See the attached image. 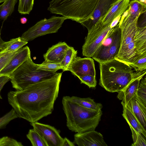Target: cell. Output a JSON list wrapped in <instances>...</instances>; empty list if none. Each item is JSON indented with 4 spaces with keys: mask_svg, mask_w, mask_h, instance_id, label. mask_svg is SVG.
Instances as JSON below:
<instances>
[{
    "mask_svg": "<svg viewBox=\"0 0 146 146\" xmlns=\"http://www.w3.org/2000/svg\"><path fill=\"white\" fill-rule=\"evenodd\" d=\"M62 74L56 73L50 78L23 90L9 92V103L18 117L32 123L51 114L58 97Z\"/></svg>",
    "mask_w": 146,
    "mask_h": 146,
    "instance_id": "6da1fadb",
    "label": "cell"
},
{
    "mask_svg": "<svg viewBox=\"0 0 146 146\" xmlns=\"http://www.w3.org/2000/svg\"><path fill=\"white\" fill-rule=\"evenodd\" d=\"M99 63V84L111 92L122 91L134 79L146 70L134 72L130 65L117 58Z\"/></svg>",
    "mask_w": 146,
    "mask_h": 146,
    "instance_id": "7a4b0ae2",
    "label": "cell"
},
{
    "mask_svg": "<svg viewBox=\"0 0 146 146\" xmlns=\"http://www.w3.org/2000/svg\"><path fill=\"white\" fill-rule=\"evenodd\" d=\"M62 104L69 130L78 133L95 130L102 115L101 110L85 108L71 101L68 96L63 97Z\"/></svg>",
    "mask_w": 146,
    "mask_h": 146,
    "instance_id": "3957f363",
    "label": "cell"
},
{
    "mask_svg": "<svg viewBox=\"0 0 146 146\" xmlns=\"http://www.w3.org/2000/svg\"><path fill=\"white\" fill-rule=\"evenodd\" d=\"M99 0H52L48 10L80 23L94 12Z\"/></svg>",
    "mask_w": 146,
    "mask_h": 146,
    "instance_id": "277c9868",
    "label": "cell"
},
{
    "mask_svg": "<svg viewBox=\"0 0 146 146\" xmlns=\"http://www.w3.org/2000/svg\"><path fill=\"white\" fill-rule=\"evenodd\" d=\"M56 73L38 69L37 64L30 57L9 76L12 87L16 90H21L31 85L50 78Z\"/></svg>",
    "mask_w": 146,
    "mask_h": 146,
    "instance_id": "5b68a950",
    "label": "cell"
},
{
    "mask_svg": "<svg viewBox=\"0 0 146 146\" xmlns=\"http://www.w3.org/2000/svg\"><path fill=\"white\" fill-rule=\"evenodd\" d=\"M121 33L118 23L109 31L92 58L99 63L117 58L121 43Z\"/></svg>",
    "mask_w": 146,
    "mask_h": 146,
    "instance_id": "8992f818",
    "label": "cell"
},
{
    "mask_svg": "<svg viewBox=\"0 0 146 146\" xmlns=\"http://www.w3.org/2000/svg\"><path fill=\"white\" fill-rule=\"evenodd\" d=\"M66 19L63 16H53L48 19L44 18L23 33L21 37L23 40L28 42L41 36L57 33Z\"/></svg>",
    "mask_w": 146,
    "mask_h": 146,
    "instance_id": "52a82bcc",
    "label": "cell"
},
{
    "mask_svg": "<svg viewBox=\"0 0 146 146\" xmlns=\"http://www.w3.org/2000/svg\"><path fill=\"white\" fill-rule=\"evenodd\" d=\"M110 24L102 25L98 21L88 33L82 47L83 56L92 57L95 52L111 29Z\"/></svg>",
    "mask_w": 146,
    "mask_h": 146,
    "instance_id": "ba28073f",
    "label": "cell"
},
{
    "mask_svg": "<svg viewBox=\"0 0 146 146\" xmlns=\"http://www.w3.org/2000/svg\"><path fill=\"white\" fill-rule=\"evenodd\" d=\"M139 16L129 13L127 9L121 15L118 23L121 30V43L117 57L122 53L130 43L133 41Z\"/></svg>",
    "mask_w": 146,
    "mask_h": 146,
    "instance_id": "9c48e42d",
    "label": "cell"
},
{
    "mask_svg": "<svg viewBox=\"0 0 146 146\" xmlns=\"http://www.w3.org/2000/svg\"><path fill=\"white\" fill-rule=\"evenodd\" d=\"M31 124L44 139L47 146H62L63 138L54 127L38 121L31 123Z\"/></svg>",
    "mask_w": 146,
    "mask_h": 146,
    "instance_id": "30bf717a",
    "label": "cell"
},
{
    "mask_svg": "<svg viewBox=\"0 0 146 146\" xmlns=\"http://www.w3.org/2000/svg\"><path fill=\"white\" fill-rule=\"evenodd\" d=\"M67 71L78 78L87 75L96 76L94 60L89 57L82 58L76 56Z\"/></svg>",
    "mask_w": 146,
    "mask_h": 146,
    "instance_id": "8fae6325",
    "label": "cell"
},
{
    "mask_svg": "<svg viewBox=\"0 0 146 146\" xmlns=\"http://www.w3.org/2000/svg\"><path fill=\"white\" fill-rule=\"evenodd\" d=\"M119 0H99L92 14L86 20L81 22L88 31L90 30L96 24L99 19L103 17Z\"/></svg>",
    "mask_w": 146,
    "mask_h": 146,
    "instance_id": "7c38bea8",
    "label": "cell"
},
{
    "mask_svg": "<svg viewBox=\"0 0 146 146\" xmlns=\"http://www.w3.org/2000/svg\"><path fill=\"white\" fill-rule=\"evenodd\" d=\"M74 143L79 146H107L102 135L95 130L77 133L74 136Z\"/></svg>",
    "mask_w": 146,
    "mask_h": 146,
    "instance_id": "4fadbf2b",
    "label": "cell"
},
{
    "mask_svg": "<svg viewBox=\"0 0 146 146\" xmlns=\"http://www.w3.org/2000/svg\"><path fill=\"white\" fill-rule=\"evenodd\" d=\"M31 57V51L28 46L20 49L0 72V76H9L15 70Z\"/></svg>",
    "mask_w": 146,
    "mask_h": 146,
    "instance_id": "5bb4252c",
    "label": "cell"
},
{
    "mask_svg": "<svg viewBox=\"0 0 146 146\" xmlns=\"http://www.w3.org/2000/svg\"><path fill=\"white\" fill-rule=\"evenodd\" d=\"M130 0H119L98 21L103 25L110 24L115 18L121 16L128 8Z\"/></svg>",
    "mask_w": 146,
    "mask_h": 146,
    "instance_id": "9a60e30c",
    "label": "cell"
},
{
    "mask_svg": "<svg viewBox=\"0 0 146 146\" xmlns=\"http://www.w3.org/2000/svg\"><path fill=\"white\" fill-rule=\"evenodd\" d=\"M69 46L65 42H60L53 45L43 55L45 60L53 63H60Z\"/></svg>",
    "mask_w": 146,
    "mask_h": 146,
    "instance_id": "2e32d148",
    "label": "cell"
},
{
    "mask_svg": "<svg viewBox=\"0 0 146 146\" xmlns=\"http://www.w3.org/2000/svg\"><path fill=\"white\" fill-rule=\"evenodd\" d=\"M146 70L134 79L122 91L118 92L117 98L122 100L121 104H127L130 100L137 94L139 83L145 74Z\"/></svg>",
    "mask_w": 146,
    "mask_h": 146,
    "instance_id": "e0dca14e",
    "label": "cell"
},
{
    "mask_svg": "<svg viewBox=\"0 0 146 146\" xmlns=\"http://www.w3.org/2000/svg\"><path fill=\"white\" fill-rule=\"evenodd\" d=\"M125 105H127L130 108L142 125L145 128L146 105L138 97L137 94L135 95Z\"/></svg>",
    "mask_w": 146,
    "mask_h": 146,
    "instance_id": "ac0fdd59",
    "label": "cell"
},
{
    "mask_svg": "<svg viewBox=\"0 0 146 146\" xmlns=\"http://www.w3.org/2000/svg\"><path fill=\"white\" fill-rule=\"evenodd\" d=\"M123 111L122 115L129 124L137 131L146 137L145 129L142 125L138 118L127 105L122 104Z\"/></svg>",
    "mask_w": 146,
    "mask_h": 146,
    "instance_id": "d6986e66",
    "label": "cell"
},
{
    "mask_svg": "<svg viewBox=\"0 0 146 146\" xmlns=\"http://www.w3.org/2000/svg\"><path fill=\"white\" fill-rule=\"evenodd\" d=\"M133 41L137 57L146 54V27H137Z\"/></svg>",
    "mask_w": 146,
    "mask_h": 146,
    "instance_id": "ffe728a7",
    "label": "cell"
},
{
    "mask_svg": "<svg viewBox=\"0 0 146 146\" xmlns=\"http://www.w3.org/2000/svg\"><path fill=\"white\" fill-rule=\"evenodd\" d=\"M28 43L22 40L21 37L11 39L6 42L5 47L0 51V55H3L17 50Z\"/></svg>",
    "mask_w": 146,
    "mask_h": 146,
    "instance_id": "44dd1931",
    "label": "cell"
},
{
    "mask_svg": "<svg viewBox=\"0 0 146 146\" xmlns=\"http://www.w3.org/2000/svg\"><path fill=\"white\" fill-rule=\"evenodd\" d=\"M69 97L72 101L86 108L99 110H102L103 107L101 103H96L90 98H81L75 96H69Z\"/></svg>",
    "mask_w": 146,
    "mask_h": 146,
    "instance_id": "7402d4cb",
    "label": "cell"
},
{
    "mask_svg": "<svg viewBox=\"0 0 146 146\" xmlns=\"http://www.w3.org/2000/svg\"><path fill=\"white\" fill-rule=\"evenodd\" d=\"M17 0H5L1 5L0 10V19L5 21L14 11Z\"/></svg>",
    "mask_w": 146,
    "mask_h": 146,
    "instance_id": "603a6c76",
    "label": "cell"
},
{
    "mask_svg": "<svg viewBox=\"0 0 146 146\" xmlns=\"http://www.w3.org/2000/svg\"><path fill=\"white\" fill-rule=\"evenodd\" d=\"M77 53V51L73 47L69 46L64 58L60 63L64 68L63 72L67 71L68 68L76 57Z\"/></svg>",
    "mask_w": 146,
    "mask_h": 146,
    "instance_id": "cb8c5ba5",
    "label": "cell"
},
{
    "mask_svg": "<svg viewBox=\"0 0 146 146\" xmlns=\"http://www.w3.org/2000/svg\"><path fill=\"white\" fill-rule=\"evenodd\" d=\"M26 136L33 146H47L44 139L33 128L29 130Z\"/></svg>",
    "mask_w": 146,
    "mask_h": 146,
    "instance_id": "d4e9b609",
    "label": "cell"
},
{
    "mask_svg": "<svg viewBox=\"0 0 146 146\" xmlns=\"http://www.w3.org/2000/svg\"><path fill=\"white\" fill-rule=\"evenodd\" d=\"M37 69L52 72H56L58 70H64L63 67L60 63H55L44 60L40 64H37Z\"/></svg>",
    "mask_w": 146,
    "mask_h": 146,
    "instance_id": "484cf974",
    "label": "cell"
},
{
    "mask_svg": "<svg viewBox=\"0 0 146 146\" xmlns=\"http://www.w3.org/2000/svg\"><path fill=\"white\" fill-rule=\"evenodd\" d=\"M34 0H19V12L22 15L29 14L33 9Z\"/></svg>",
    "mask_w": 146,
    "mask_h": 146,
    "instance_id": "4316f807",
    "label": "cell"
},
{
    "mask_svg": "<svg viewBox=\"0 0 146 146\" xmlns=\"http://www.w3.org/2000/svg\"><path fill=\"white\" fill-rule=\"evenodd\" d=\"M136 71H142L146 68V54L137 56L130 65Z\"/></svg>",
    "mask_w": 146,
    "mask_h": 146,
    "instance_id": "83f0119b",
    "label": "cell"
},
{
    "mask_svg": "<svg viewBox=\"0 0 146 146\" xmlns=\"http://www.w3.org/2000/svg\"><path fill=\"white\" fill-rule=\"evenodd\" d=\"M132 133L133 143L132 146H146V141L142 134L129 126Z\"/></svg>",
    "mask_w": 146,
    "mask_h": 146,
    "instance_id": "f1b7e54d",
    "label": "cell"
},
{
    "mask_svg": "<svg viewBox=\"0 0 146 146\" xmlns=\"http://www.w3.org/2000/svg\"><path fill=\"white\" fill-rule=\"evenodd\" d=\"M140 81L137 90L138 97L146 105V78H142Z\"/></svg>",
    "mask_w": 146,
    "mask_h": 146,
    "instance_id": "f546056e",
    "label": "cell"
},
{
    "mask_svg": "<svg viewBox=\"0 0 146 146\" xmlns=\"http://www.w3.org/2000/svg\"><path fill=\"white\" fill-rule=\"evenodd\" d=\"M17 117L15 111L12 108L7 113L0 118V129L4 127L12 120Z\"/></svg>",
    "mask_w": 146,
    "mask_h": 146,
    "instance_id": "4dcf8cb0",
    "label": "cell"
},
{
    "mask_svg": "<svg viewBox=\"0 0 146 146\" xmlns=\"http://www.w3.org/2000/svg\"><path fill=\"white\" fill-rule=\"evenodd\" d=\"M0 146H23L22 143L7 136L0 138Z\"/></svg>",
    "mask_w": 146,
    "mask_h": 146,
    "instance_id": "1f68e13d",
    "label": "cell"
},
{
    "mask_svg": "<svg viewBox=\"0 0 146 146\" xmlns=\"http://www.w3.org/2000/svg\"><path fill=\"white\" fill-rule=\"evenodd\" d=\"M81 83L88 86L89 88H95L97 85L96 77L90 75H87L78 77Z\"/></svg>",
    "mask_w": 146,
    "mask_h": 146,
    "instance_id": "d6a6232c",
    "label": "cell"
},
{
    "mask_svg": "<svg viewBox=\"0 0 146 146\" xmlns=\"http://www.w3.org/2000/svg\"><path fill=\"white\" fill-rule=\"evenodd\" d=\"M20 49L13 52L4 54L0 57V72L19 52Z\"/></svg>",
    "mask_w": 146,
    "mask_h": 146,
    "instance_id": "836d02e7",
    "label": "cell"
},
{
    "mask_svg": "<svg viewBox=\"0 0 146 146\" xmlns=\"http://www.w3.org/2000/svg\"><path fill=\"white\" fill-rule=\"evenodd\" d=\"M10 77L8 76H0V99H2L0 93L5 85L10 80Z\"/></svg>",
    "mask_w": 146,
    "mask_h": 146,
    "instance_id": "e575fe53",
    "label": "cell"
},
{
    "mask_svg": "<svg viewBox=\"0 0 146 146\" xmlns=\"http://www.w3.org/2000/svg\"><path fill=\"white\" fill-rule=\"evenodd\" d=\"M74 144L66 137L63 139L62 146H74Z\"/></svg>",
    "mask_w": 146,
    "mask_h": 146,
    "instance_id": "d590c367",
    "label": "cell"
},
{
    "mask_svg": "<svg viewBox=\"0 0 146 146\" xmlns=\"http://www.w3.org/2000/svg\"><path fill=\"white\" fill-rule=\"evenodd\" d=\"M121 16H119L115 18L111 23L110 27L111 29L119 23Z\"/></svg>",
    "mask_w": 146,
    "mask_h": 146,
    "instance_id": "8d00e7d4",
    "label": "cell"
},
{
    "mask_svg": "<svg viewBox=\"0 0 146 146\" xmlns=\"http://www.w3.org/2000/svg\"><path fill=\"white\" fill-rule=\"evenodd\" d=\"M1 29H0V51L2 50L5 47L6 42L4 41L1 38Z\"/></svg>",
    "mask_w": 146,
    "mask_h": 146,
    "instance_id": "74e56055",
    "label": "cell"
},
{
    "mask_svg": "<svg viewBox=\"0 0 146 146\" xmlns=\"http://www.w3.org/2000/svg\"><path fill=\"white\" fill-rule=\"evenodd\" d=\"M20 21L21 23L25 24L27 22V19L25 17H23L20 19Z\"/></svg>",
    "mask_w": 146,
    "mask_h": 146,
    "instance_id": "f35d334b",
    "label": "cell"
},
{
    "mask_svg": "<svg viewBox=\"0 0 146 146\" xmlns=\"http://www.w3.org/2000/svg\"><path fill=\"white\" fill-rule=\"evenodd\" d=\"M139 1L146 4V0H138Z\"/></svg>",
    "mask_w": 146,
    "mask_h": 146,
    "instance_id": "ab89813d",
    "label": "cell"
},
{
    "mask_svg": "<svg viewBox=\"0 0 146 146\" xmlns=\"http://www.w3.org/2000/svg\"><path fill=\"white\" fill-rule=\"evenodd\" d=\"M5 0H0V3L3 2Z\"/></svg>",
    "mask_w": 146,
    "mask_h": 146,
    "instance_id": "60d3db41",
    "label": "cell"
},
{
    "mask_svg": "<svg viewBox=\"0 0 146 146\" xmlns=\"http://www.w3.org/2000/svg\"><path fill=\"white\" fill-rule=\"evenodd\" d=\"M1 5H0V9H1Z\"/></svg>",
    "mask_w": 146,
    "mask_h": 146,
    "instance_id": "b9f144b4",
    "label": "cell"
},
{
    "mask_svg": "<svg viewBox=\"0 0 146 146\" xmlns=\"http://www.w3.org/2000/svg\"><path fill=\"white\" fill-rule=\"evenodd\" d=\"M1 56H2V55H0V57Z\"/></svg>",
    "mask_w": 146,
    "mask_h": 146,
    "instance_id": "7bdbcfd3",
    "label": "cell"
}]
</instances>
